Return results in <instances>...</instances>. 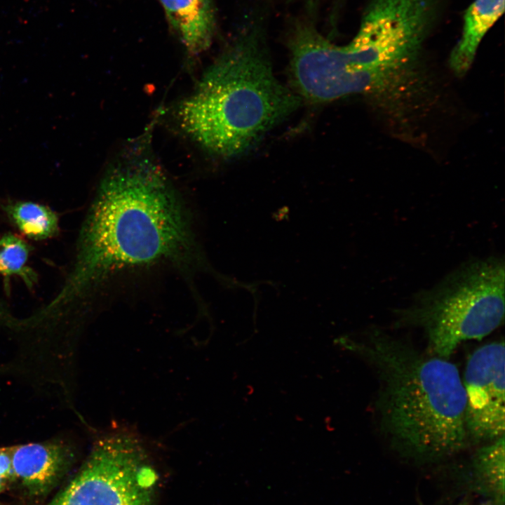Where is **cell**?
<instances>
[{
	"label": "cell",
	"instance_id": "cell-1",
	"mask_svg": "<svg viewBox=\"0 0 505 505\" xmlns=\"http://www.w3.org/2000/svg\"><path fill=\"white\" fill-rule=\"evenodd\" d=\"M77 241L63 284L44 306L58 316L115 271L159 262L192 267L201 259L180 196L154 159L136 149L104 175Z\"/></svg>",
	"mask_w": 505,
	"mask_h": 505
},
{
	"label": "cell",
	"instance_id": "cell-2",
	"mask_svg": "<svg viewBox=\"0 0 505 505\" xmlns=\"http://www.w3.org/2000/svg\"><path fill=\"white\" fill-rule=\"evenodd\" d=\"M335 343L376 370L382 424L398 447L426 458L464 447L466 393L454 364L378 331L364 339L343 336Z\"/></svg>",
	"mask_w": 505,
	"mask_h": 505
},
{
	"label": "cell",
	"instance_id": "cell-3",
	"mask_svg": "<svg viewBox=\"0 0 505 505\" xmlns=\"http://www.w3.org/2000/svg\"><path fill=\"white\" fill-rule=\"evenodd\" d=\"M264 28L250 20L177 107L182 130L213 154H242L299 105L274 75Z\"/></svg>",
	"mask_w": 505,
	"mask_h": 505
},
{
	"label": "cell",
	"instance_id": "cell-4",
	"mask_svg": "<svg viewBox=\"0 0 505 505\" xmlns=\"http://www.w3.org/2000/svg\"><path fill=\"white\" fill-rule=\"evenodd\" d=\"M504 276L502 259L466 262L399 309L398 323L422 328L433 354L448 359L462 342L482 339L502 323Z\"/></svg>",
	"mask_w": 505,
	"mask_h": 505
},
{
	"label": "cell",
	"instance_id": "cell-5",
	"mask_svg": "<svg viewBox=\"0 0 505 505\" xmlns=\"http://www.w3.org/2000/svg\"><path fill=\"white\" fill-rule=\"evenodd\" d=\"M154 477L141 438L126 428L112 427L46 505H152Z\"/></svg>",
	"mask_w": 505,
	"mask_h": 505
},
{
	"label": "cell",
	"instance_id": "cell-6",
	"mask_svg": "<svg viewBox=\"0 0 505 505\" xmlns=\"http://www.w3.org/2000/svg\"><path fill=\"white\" fill-rule=\"evenodd\" d=\"M434 6V0H372L352 40L377 64H416Z\"/></svg>",
	"mask_w": 505,
	"mask_h": 505
},
{
	"label": "cell",
	"instance_id": "cell-7",
	"mask_svg": "<svg viewBox=\"0 0 505 505\" xmlns=\"http://www.w3.org/2000/svg\"><path fill=\"white\" fill-rule=\"evenodd\" d=\"M504 343L485 344L468 360L463 384L468 436L493 441L504 436Z\"/></svg>",
	"mask_w": 505,
	"mask_h": 505
},
{
	"label": "cell",
	"instance_id": "cell-8",
	"mask_svg": "<svg viewBox=\"0 0 505 505\" xmlns=\"http://www.w3.org/2000/svg\"><path fill=\"white\" fill-rule=\"evenodd\" d=\"M11 451L15 480L34 496L53 489L74 461L71 445L59 438L15 445Z\"/></svg>",
	"mask_w": 505,
	"mask_h": 505
},
{
	"label": "cell",
	"instance_id": "cell-9",
	"mask_svg": "<svg viewBox=\"0 0 505 505\" xmlns=\"http://www.w3.org/2000/svg\"><path fill=\"white\" fill-rule=\"evenodd\" d=\"M187 50L198 54L210 46L215 29L212 0H158Z\"/></svg>",
	"mask_w": 505,
	"mask_h": 505
},
{
	"label": "cell",
	"instance_id": "cell-10",
	"mask_svg": "<svg viewBox=\"0 0 505 505\" xmlns=\"http://www.w3.org/2000/svg\"><path fill=\"white\" fill-rule=\"evenodd\" d=\"M505 0H475L466 9L462 36L451 52L449 63L457 75L470 69L478 46L504 11Z\"/></svg>",
	"mask_w": 505,
	"mask_h": 505
},
{
	"label": "cell",
	"instance_id": "cell-11",
	"mask_svg": "<svg viewBox=\"0 0 505 505\" xmlns=\"http://www.w3.org/2000/svg\"><path fill=\"white\" fill-rule=\"evenodd\" d=\"M1 207L16 228L29 238L44 240L58 233V215L46 206L32 201H11Z\"/></svg>",
	"mask_w": 505,
	"mask_h": 505
},
{
	"label": "cell",
	"instance_id": "cell-12",
	"mask_svg": "<svg viewBox=\"0 0 505 505\" xmlns=\"http://www.w3.org/2000/svg\"><path fill=\"white\" fill-rule=\"evenodd\" d=\"M473 468L478 487L492 497L498 505H504V436L477 452Z\"/></svg>",
	"mask_w": 505,
	"mask_h": 505
},
{
	"label": "cell",
	"instance_id": "cell-13",
	"mask_svg": "<svg viewBox=\"0 0 505 505\" xmlns=\"http://www.w3.org/2000/svg\"><path fill=\"white\" fill-rule=\"evenodd\" d=\"M31 246L12 233L0 234V275L6 278L19 277L32 289L38 281L34 270L27 265Z\"/></svg>",
	"mask_w": 505,
	"mask_h": 505
},
{
	"label": "cell",
	"instance_id": "cell-14",
	"mask_svg": "<svg viewBox=\"0 0 505 505\" xmlns=\"http://www.w3.org/2000/svg\"><path fill=\"white\" fill-rule=\"evenodd\" d=\"M14 480L11 447H0V493Z\"/></svg>",
	"mask_w": 505,
	"mask_h": 505
},
{
	"label": "cell",
	"instance_id": "cell-15",
	"mask_svg": "<svg viewBox=\"0 0 505 505\" xmlns=\"http://www.w3.org/2000/svg\"><path fill=\"white\" fill-rule=\"evenodd\" d=\"M461 505H462V504H461Z\"/></svg>",
	"mask_w": 505,
	"mask_h": 505
}]
</instances>
